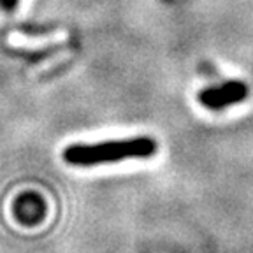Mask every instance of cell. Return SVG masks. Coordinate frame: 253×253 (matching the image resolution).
I'll list each match as a JSON object with an SVG mask.
<instances>
[{"label": "cell", "mask_w": 253, "mask_h": 253, "mask_svg": "<svg viewBox=\"0 0 253 253\" xmlns=\"http://www.w3.org/2000/svg\"><path fill=\"white\" fill-rule=\"evenodd\" d=\"M157 150L151 139L135 137L123 141H111L91 146H71L65 150V160L74 166H93V164L120 162L126 158H144L150 157Z\"/></svg>", "instance_id": "6da1fadb"}, {"label": "cell", "mask_w": 253, "mask_h": 253, "mask_svg": "<svg viewBox=\"0 0 253 253\" xmlns=\"http://www.w3.org/2000/svg\"><path fill=\"white\" fill-rule=\"evenodd\" d=\"M246 97V88L243 83H229L220 88H210L201 93V102L210 109H220V107L230 106L239 102Z\"/></svg>", "instance_id": "7a4b0ae2"}]
</instances>
